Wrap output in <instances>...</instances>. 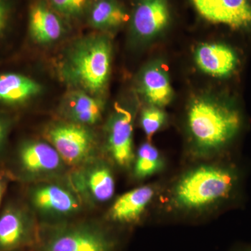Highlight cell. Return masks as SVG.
Wrapping results in <instances>:
<instances>
[{
    "instance_id": "obj_17",
    "label": "cell",
    "mask_w": 251,
    "mask_h": 251,
    "mask_svg": "<svg viewBox=\"0 0 251 251\" xmlns=\"http://www.w3.org/2000/svg\"><path fill=\"white\" fill-rule=\"evenodd\" d=\"M86 16L89 25L99 31L116 29L129 18L117 0H91Z\"/></svg>"
},
{
    "instance_id": "obj_3",
    "label": "cell",
    "mask_w": 251,
    "mask_h": 251,
    "mask_svg": "<svg viewBox=\"0 0 251 251\" xmlns=\"http://www.w3.org/2000/svg\"><path fill=\"white\" fill-rule=\"evenodd\" d=\"M234 184L229 172L215 167H201L181 180L175 192L179 205L196 209L227 196Z\"/></svg>"
},
{
    "instance_id": "obj_12",
    "label": "cell",
    "mask_w": 251,
    "mask_h": 251,
    "mask_svg": "<svg viewBox=\"0 0 251 251\" xmlns=\"http://www.w3.org/2000/svg\"><path fill=\"white\" fill-rule=\"evenodd\" d=\"M21 167L32 176H44L61 171L64 160L58 151L46 142L32 140L26 142L20 149Z\"/></svg>"
},
{
    "instance_id": "obj_21",
    "label": "cell",
    "mask_w": 251,
    "mask_h": 251,
    "mask_svg": "<svg viewBox=\"0 0 251 251\" xmlns=\"http://www.w3.org/2000/svg\"><path fill=\"white\" fill-rule=\"evenodd\" d=\"M46 1L63 18L77 20L86 16L91 0H46Z\"/></svg>"
},
{
    "instance_id": "obj_19",
    "label": "cell",
    "mask_w": 251,
    "mask_h": 251,
    "mask_svg": "<svg viewBox=\"0 0 251 251\" xmlns=\"http://www.w3.org/2000/svg\"><path fill=\"white\" fill-rule=\"evenodd\" d=\"M42 87L39 82L21 74L0 75V103L20 104L34 98Z\"/></svg>"
},
{
    "instance_id": "obj_16",
    "label": "cell",
    "mask_w": 251,
    "mask_h": 251,
    "mask_svg": "<svg viewBox=\"0 0 251 251\" xmlns=\"http://www.w3.org/2000/svg\"><path fill=\"white\" fill-rule=\"evenodd\" d=\"M139 90L145 100L153 106H165L171 103L173 88L168 74L161 64H149L140 74Z\"/></svg>"
},
{
    "instance_id": "obj_25",
    "label": "cell",
    "mask_w": 251,
    "mask_h": 251,
    "mask_svg": "<svg viewBox=\"0 0 251 251\" xmlns=\"http://www.w3.org/2000/svg\"><path fill=\"white\" fill-rule=\"evenodd\" d=\"M3 192H4V186L2 183L0 181V203H1V198H2Z\"/></svg>"
},
{
    "instance_id": "obj_15",
    "label": "cell",
    "mask_w": 251,
    "mask_h": 251,
    "mask_svg": "<svg viewBox=\"0 0 251 251\" xmlns=\"http://www.w3.org/2000/svg\"><path fill=\"white\" fill-rule=\"evenodd\" d=\"M198 67L208 75L226 77L233 72L237 58L233 50L221 44L206 43L198 46L195 52Z\"/></svg>"
},
{
    "instance_id": "obj_13",
    "label": "cell",
    "mask_w": 251,
    "mask_h": 251,
    "mask_svg": "<svg viewBox=\"0 0 251 251\" xmlns=\"http://www.w3.org/2000/svg\"><path fill=\"white\" fill-rule=\"evenodd\" d=\"M35 236L30 219L21 209L10 207L0 216V251H13L32 242Z\"/></svg>"
},
{
    "instance_id": "obj_11",
    "label": "cell",
    "mask_w": 251,
    "mask_h": 251,
    "mask_svg": "<svg viewBox=\"0 0 251 251\" xmlns=\"http://www.w3.org/2000/svg\"><path fill=\"white\" fill-rule=\"evenodd\" d=\"M33 205L38 211L49 216L72 215L80 209L76 195L71 190L54 184L36 186L31 193Z\"/></svg>"
},
{
    "instance_id": "obj_6",
    "label": "cell",
    "mask_w": 251,
    "mask_h": 251,
    "mask_svg": "<svg viewBox=\"0 0 251 251\" xmlns=\"http://www.w3.org/2000/svg\"><path fill=\"white\" fill-rule=\"evenodd\" d=\"M168 0H138L130 18L134 39L150 41L164 30L170 22Z\"/></svg>"
},
{
    "instance_id": "obj_4",
    "label": "cell",
    "mask_w": 251,
    "mask_h": 251,
    "mask_svg": "<svg viewBox=\"0 0 251 251\" xmlns=\"http://www.w3.org/2000/svg\"><path fill=\"white\" fill-rule=\"evenodd\" d=\"M46 139L64 162L80 165L90 159L95 149V138L88 126L74 122H56L48 127Z\"/></svg>"
},
{
    "instance_id": "obj_26",
    "label": "cell",
    "mask_w": 251,
    "mask_h": 251,
    "mask_svg": "<svg viewBox=\"0 0 251 251\" xmlns=\"http://www.w3.org/2000/svg\"><path fill=\"white\" fill-rule=\"evenodd\" d=\"M241 251H251V248H250V249H245V250H243Z\"/></svg>"
},
{
    "instance_id": "obj_23",
    "label": "cell",
    "mask_w": 251,
    "mask_h": 251,
    "mask_svg": "<svg viewBox=\"0 0 251 251\" xmlns=\"http://www.w3.org/2000/svg\"><path fill=\"white\" fill-rule=\"evenodd\" d=\"M14 0H0V37L11 27L14 16Z\"/></svg>"
},
{
    "instance_id": "obj_7",
    "label": "cell",
    "mask_w": 251,
    "mask_h": 251,
    "mask_svg": "<svg viewBox=\"0 0 251 251\" xmlns=\"http://www.w3.org/2000/svg\"><path fill=\"white\" fill-rule=\"evenodd\" d=\"M107 146L117 164L129 166L133 160V116L117 105L107 125Z\"/></svg>"
},
{
    "instance_id": "obj_20",
    "label": "cell",
    "mask_w": 251,
    "mask_h": 251,
    "mask_svg": "<svg viewBox=\"0 0 251 251\" xmlns=\"http://www.w3.org/2000/svg\"><path fill=\"white\" fill-rule=\"evenodd\" d=\"M162 161L158 150L149 143H144L138 151L135 173L143 178L156 173L161 168Z\"/></svg>"
},
{
    "instance_id": "obj_14",
    "label": "cell",
    "mask_w": 251,
    "mask_h": 251,
    "mask_svg": "<svg viewBox=\"0 0 251 251\" xmlns=\"http://www.w3.org/2000/svg\"><path fill=\"white\" fill-rule=\"evenodd\" d=\"M60 108L67 121L89 126L98 123L101 118L103 102L100 97L71 89L62 99Z\"/></svg>"
},
{
    "instance_id": "obj_9",
    "label": "cell",
    "mask_w": 251,
    "mask_h": 251,
    "mask_svg": "<svg viewBox=\"0 0 251 251\" xmlns=\"http://www.w3.org/2000/svg\"><path fill=\"white\" fill-rule=\"evenodd\" d=\"M73 184L80 196L92 203L106 202L115 192L113 175L103 163L94 162L76 172Z\"/></svg>"
},
{
    "instance_id": "obj_2",
    "label": "cell",
    "mask_w": 251,
    "mask_h": 251,
    "mask_svg": "<svg viewBox=\"0 0 251 251\" xmlns=\"http://www.w3.org/2000/svg\"><path fill=\"white\" fill-rule=\"evenodd\" d=\"M239 113L229 105L209 97L191 103L188 124L193 139L202 151L222 148L233 138L240 126Z\"/></svg>"
},
{
    "instance_id": "obj_24",
    "label": "cell",
    "mask_w": 251,
    "mask_h": 251,
    "mask_svg": "<svg viewBox=\"0 0 251 251\" xmlns=\"http://www.w3.org/2000/svg\"><path fill=\"white\" fill-rule=\"evenodd\" d=\"M9 122L4 117H0V148L6 139V135L9 131Z\"/></svg>"
},
{
    "instance_id": "obj_22",
    "label": "cell",
    "mask_w": 251,
    "mask_h": 251,
    "mask_svg": "<svg viewBox=\"0 0 251 251\" xmlns=\"http://www.w3.org/2000/svg\"><path fill=\"white\" fill-rule=\"evenodd\" d=\"M165 120L166 115L158 107L151 105L142 112V127L149 137H151L161 128Z\"/></svg>"
},
{
    "instance_id": "obj_1",
    "label": "cell",
    "mask_w": 251,
    "mask_h": 251,
    "mask_svg": "<svg viewBox=\"0 0 251 251\" xmlns=\"http://www.w3.org/2000/svg\"><path fill=\"white\" fill-rule=\"evenodd\" d=\"M112 52L111 42L105 34L77 39L67 49L61 63L62 80L72 90L100 97L110 77Z\"/></svg>"
},
{
    "instance_id": "obj_10",
    "label": "cell",
    "mask_w": 251,
    "mask_h": 251,
    "mask_svg": "<svg viewBox=\"0 0 251 251\" xmlns=\"http://www.w3.org/2000/svg\"><path fill=\"white\" fill-rule=\"evenodd\" d=\"M62 16L51 8L46 0H36L28 11V31L34 42L42 45L59 40L65 33Z\"/></svg>"
},
{
    "instance_id": "obj_8",
    "label": "cell",
    "mask_w": 251,
    "mask_h": 251,
    "mask_svg": "<svg viewBox=\"0 0 251 251\" xmlns=\"http://www.w3.org/2000/svg\"><path fill=\"white\" fill-rule=\"evenodd\" d=\"M203 18L211 22L230 27L251 25V3L249 0H191Z\"/></svg>"
},
{
    "instance_id": "obj_5",
    "label": "cell",
    "mask_w": 251,
    "mask_h": 251,
    "mask_svg": "<svg viewBox=\"0 0 251 251\" xmlns=\"http://www.w3.org/2000/svg\"><path fill=\"white\" fill-rule=\"evenodd\" d=\"M115 243L96 227L73 226L52 229L41 242V251H113Z\"/></svg>"
},
{
    "instance_id": "obj_18",
    "label": "cell",
    "mask_w": 251,
    "mask_h": 251,
    "mask_svg": "<svg viewBox=\"0 0 251 251\" xmlns=\"http://www.w3.org/2000/svg\"><path fill=\"white\" fill-rule=\"evenodd\" d=\"M153 196L150 186H142L120 196L114 203L110 216L120 223H131L138 219Z\"/></svg>"
}]
</instances>
